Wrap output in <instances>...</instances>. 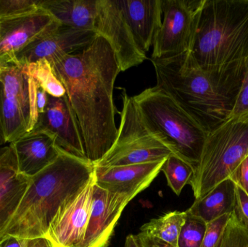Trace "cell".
I'll use <instances>...</instances> for the list:
<instances>
[{"instance_id": "34", "label": "cell", "mask_w": 248, "mask_h": 247, "mask_svg": "<svg viewBox=\"0 0 248 247\" xmlns=\"http://www.w3.org/2000/svg\"><path fill=\"white\" fill-rule=\"evenodd\" d=\"M48 97L49 94L38 84L37 90H36V108H37L38 116L40 113H43L45 110L48 102Z\"/></svg>"}, {"instance_id": "7", "label": "cell", "mask_w": 248, "mask_h": 247, "mask_svg": "<svg viewBox=\"0 0 248 247\" xmlns=\"http://www.w3.org/2000/svg\"><path fill=\"white\" fill-rule=\"evenodd\" d=\"M37 87L29 65L15 58H0V125L6 143L17 140L36 126Z\"/></svg>"}, {"instance_id": "26", "label": "cell", "mask_w": 248, "mask_h": 247, "mask_svg": "<svg viewBox=\"0 0 248 247\" xmlns=\"http://www.w3.org/2000/svg\"><path fill=\"white\" fill-rule=\"evenodd\" d=\"M207 223L203 220L186 213L185 223L179 233L177 247H201Z\"/></svg>"}, {"instance_id": "11", "label": "cell", "mask_w": 248, "mask_h": 247, "mask_svg": "<svg viewBox=\"0 0 248 247\" xmlns=\"http://www.w3.org/2000/svg\"><path fill=\"white\" fill-rule=\"evenodd\" d=\"M93 179L62 204L45 237L54 247H77L82 242L90 218L94 191Z\"/></svg>"}, {"instance_id": "8", "label": "cell", "mask_w": 248, "mask_h": 247, "mask_svg": "<svg viewBox=\"0 0 248 247\" xmlns=\"http://www.w3.org/2000/svg\"><path fill=\"white\" fill-rule=\"evenodd\" d=\"M123 107L114 145L94 166H123L155 162L173 154L169 145L143 120L134 97L122 93Z\"/></svg>"}, {"instance_id": "30", "label": "cell", "mask_w": 248, "mask_h": 247, "mask_svg": "<svg viewBox=\"0 0 248 247\" xmlns=\"http://www.w3.org/2000/svg\"><path fill=\"white\" fill-rule=\"evenodd\" d=\"M248 116V58L246 60L244 79L231 117Z\"/></svg>"}, {"instance_id": "33", "label": "cell", "mask_w": 248, "mask_h": 247, "mask_svg": "<svg viewBox=\"0 0 248 247\" xmlns=\"http://www.w3.org/2000/svg\"><path fill=\"white\" fill-rule=\"evenodd\" d=\"M135 236L140 247H178L172 246L155 238L149 237L141 233Z\"/></svg>"}, {"instance_id": "29", "label": "cell", "mask_w": 248, "mask_h": 247, "mask_svg": "<svg viewBox=\"0 0 248 247\" xmlns=\"http://www.w3.org/2000/svg\"><path fill=\"white\" fill-rule=\"evenodd\" d=\"M230 217V214L224 215L207 223L206 232L201 247H219Z\"/></svg>"}, {"instance_id": "4", "label": "cell", "mask_w": 248, "mask_h": 247, "mask_svg": "<svg viewBox=\"0 0 248 247\" xmlns=\"http://www.w3.org/2000/svg\"><path fill=\"white\" fill-rule=\"evenodd\" d=\"M189 53L201 68L248 58V0H203Z\"/></svg>"}, {"instance_id": "6", "label": "cell", "mask_w": 248, "mask_h": 247, "mask_svg": "<svg viewBox=\"0 0 248 247\" xmlns=\"http://www.w3.org/2000/svg\"><path fill=\"white\" fill-rule=\"evenodd\" d=\"M248 156V116L231 117L208 133L189 184L195 200L230 178Z\"/></svg>"}, {"instance_id": "36", "label": "cell", "mask_w": 248, "mask_h": 247, "mask_svg": "<svg viewBox=\"0 0 248 247\" xmlns=\"http://www.w3.org/2000/svg\"><path fill=\"white\" fill-rule=\"evenodd\" d=\"M26 247H54L51 242L46 237L36 238V239L26 240Z\"/></svg>"}, {"instance_id": "21", "label": "cell", "mask_w": 248, "mask_h": 247, "mask_svg": "<svg viewBox=\"0 0 248 247\" xmlns=\"http://www.w3.org/2000/svg\"><path fill=\"white\" fill-rule=\"evenodd\" d=\"M186 217V211L166 213L143 225L140 229V233L172 246L177 247L179 233Z\"/></svg>"}, {"instance_id": "37", "label": "cell", "mask_w": 248, "mask_h": 247, "mask_svg": "<svg viewBox=\"0 0 248 247\" xmlns=\"http://www.w3.org/2000/svg\"><path fill=\"white\" fill-rule=\"evenodd\" d=\"M124 247H140L137 242L136 236L134 235H128L125 239V246Z\"/></svg>"}, {"instance_id": "23", "label": "cell", "mask_w": 248, "mask_h": 247, "mask_svg": "<svg viewBox=\"0 0 248 247\" xmlns=\"http://www.w3.org/2000/svg\"><path fill=\"white\" fill-rule=\"evenodd\" d=\"M161 171L166 175L168 185L178 196L184 187L189 184L194 174L193 168L174 154L166 158Z\"/></svg>"}, {"instance_id": "24", "label": "cell", "mask_w": 248, "mask_h": 247, "mask_svg": "<svg viewBox=\"0 0 248 247\" xmlns=\"http://www.w3.org/2000/svg\"><path fill=\"white\" fill-rule=\"evenodd\" d=\"M31 72L37 84L54 97L65 95V89L52 71L50 64L46 59H41L36 63L29 64Z\"/></svg>"}, {"instance_id": "28", "label": "cell", "mask_w": 248, "mask_h": 247, "mask_svg": "<svg viewBox=\"0 0 248 247\" xmlns=\"http://www.w3.org/2000/svg\"><path fill=\"white\" fill-rule=\"evenodd\" d=\"M39 8V0H0V18L29 14Z\"/></svg>"}, {"instance_id": "19", "label": "cell", "mask_w": 248, "mask_h": 247, "mask_svg": "<svg viewBox=\"0 0 248 247\" xmlns=\"http://www.w3.org/2000/svg\"><path fill=\"white\" fill-rule=\"evenodd\" d=\"M39 5L62 26L95 32L97 0H39Z\"/></svg>"}, {"instance_id": "5", "label": "cell", "mask_w": 248, "mask_h": 247, "mask_svg": "<svg viewBox=\"0 0 248 247\" xmlns=\"http://www.w3.org/2000/svg\"><path fill=\"white\" fill-rule=\"evenodd\" d=\"M134 99L148 127L195 171L208 132L157 86L147 88Z\"/></svg>"}, {"instance_id": "25", "label": "cell", "mask_w": 248, "mask_h": 247, "mask_svg": "<svg viewBox=\"0 0 248 247\" xmlns=\"http://www.w3.org/2000/svg\"><path fill=\"white\" fill-rule=\"evenodd\" d=\"M219 247H248V225L236 207L230 214Z\"/></svg>"}, {"instance_id": "27", "label": "cell", "mask_w": 248, "mask_h": 247, "mask_svg": "<svg viewBox=\"0 0 248 247\" xmlns=\"http://www.w3.org/2000/svg\"><path fill=\"white\" fill-rule=\"evenodd\" d=\"M18 174L17 158L11 145L0 147V190Z\"/></svg>"}, {"instance_id": "22", "label": "cell", "mask_w": 248, "mask_h": 247, "mask_svg": "<svg viewBox=\"0 0 248 247\" xmlns=\"http://www.w3.org/2000/svg\"><path fill=\"white\" fill-rule=\"evenodd\" d=\"M30 182V178L17 174L0 190V239L14 217Z\"/></svg>"}, {"instance_id": "9", "label": "cell", "mask_w": 248, "mask_h": 247, "mask_svg": "<svg viewBox=\"0 0 248 247\" xmlns=\"http://www.w3.org/2000/svg\"><path fill=\"white\" fill-rule=\"evenodd\" d=\"M203 0H163L162 21L153 41L151 59L189 52Z\"/></svg>"}, {"instance_id": "38", "label": "cell", "mask_w": 248, "mask_h": 247, "mask_svg": "<svg viewBox=\"0 0 248 247\" xmlns=\"http://www.w3.org/2000/svg\"><path fill=\"white\" fill-rule=\"evenodd\" d=\"M6 141L4 139V133H3L2 129H1V125H0V146L5 145Z\"/></svg>"}, {"instance_id": "15", "label": "cell", "mask_w": 248, "mask_h": 247, "mask_svg": "<svg viewBox=\"0 0 248 247\" xmlns=\"http://www.w3.org/2000/svg\"><path fill=\"white\" fill-rule=\"evenodd\" d=\"M60 25L41 7L29 14L0 18V58H14L29 44Z\"/></svg>"}, {"instance_id": "17", "label": "cell", "mask_w": 248, "mask_h": 247, "mask_svg": "<svg viewBox=\"0 0 248 247\" xmlns=\"http://www.w3.org/2000/svg\"><path fill=\"white\" fill-rule=\"evenodd\" d=\"M10 145L17 158L18 174L28 178L51 165L61 152L54 136L41 129H33Z\"/></svg>"}, {"instance_id": "31", "label": "cell", "mask_w": 248, "mask_h": 247, "mask_svg": "<svg viewBox=\"0 0 248 247\" xmlns=\"http://www.w3.org/2000/svg\"><path fill=\"white\" fill-rule=\"evenodd\" d=\"M230 178L241 187L248 195V156L242 161Z\"/></svg>"}, {"instance_id": "14", "label": "cell", "mask_w": 248, "mask_h": 247, "mask_svg": "<svg viewBox=\"0 0 248 247\" xmlns=\"http://www.w3.org/2000/svg\"><path fill=\"white\" fill-rule=\"evenodd\" d=\"M132 197L109 192L94 183L88 224L77 247H107L115 227Z\"/></svg>"}, {"instance_id": "13", "label": "cell", "mask_w": 248, "mask_h": 247, "mask_svg": "<svg viewBox=\"0 0 248 247\" xmlns=\"http://www.w3.org/2000/svg\"><path fill=\"white\" fill-rule=\"evenodd\" d=\"M97 34L60 25L29 44L14 58L22 63L33 64L46 59L49 64L67 55L75 53L93 42Z\"/></svg>"}, {"instance_id": "18", "label": "cell", "mask_w": 248, "mask_h": 247, "mask_svg": "<svg viewBox=\"0 0 248 247\" xmlns=\"http://www.w3.org/2000/svg\"><path fill=\"white\" fill-rule=\"evenodd\" d=\"M118 1L136 43L147 53L161 24L163 0Z\"/></svg>"}, {"instance_id": "10", "label": "cell", "mask_w": 248, "mask_h": 247, "mask_svg": "<svg viewBox=\"0 0 248 247\" xmlns=\"http://www.w3.org/2000/svg\"><path fill=\"white\" fill-rule=\"evenodd\" d=\"M95 33L108 42L121 72L142 63L147 55L139 47L125 21L119 1L97 0Z\"/></svg>"}, {"instance_id": "39", "label": "cell", "mask_w": 248, "mask_h": 247, "mask_svg": "<svg viewBox=\"0 0 248 247\" xmlns=\"http://www.w3.org/2000/svg\"><path fill=\"white\" fill-rule=\"evenodd\" d=\"M247 225H248V223H247Z\"/></svg>"}, {"instance_id": "1", "label": "cell", "mask_w": 248, "mask_h": 247, "mask_svg": "<svg viewBox=\"0 0 248 247\" xmlns=\"http://www.w3.org/2000/svg\"><path fill=\"white\" fill-rule=\"evenodd\" d=\"M50 65L77 116L87 159L95 165L111 149L118 135L113 89L121 70L114 51L97 35L84 49Z\"/></svg>"}, {"instance_id": "16", "label": "cell", "mask_w": 248, "mask_h": 247, "mask_svg": "<svg viewBox=\"0 0 248 247\" xmlns=\"http://www.w3.org/2000/svg\"><path fill=\"white\" fill-rule=\"evenodd\" d=\"M166 160L108 168L94 165V183L109 192L134 198L154 181Z\"/></svg>"}, {"instance_id": "20", "label": "cell", "mask_w": 248, "mask_h": 247, "mask_svg": "<svg viewBox=\"0 0 248 247\" xmlns=\"http://www.w3.org/2000/svg\"><path fill=\"white\" fill-rule=\"evenodd\" d=\"M236 207V184L231 178H227L216 186L206 195L195 200L186 212L208 223L224 215L231 214Z\"/></svg>"}, {"instance_id": "35", "label": "cell", "mask_w": 248, "mask_h": 247, "mask_svg": "<svg viewBox=\"0 0 248 247\" xmlns=\"http://www.w3.org/2000/svg\"><path fill=\"white\" fill-rule=\"evenodd\" d=\"M26 240L13 236H4L0 239V247H26Z\"/></svg>"}, {"instance_id": "3", "label": "cell", "mask_w": 248, "mask_h": 247, "mask_svg": "<svg viewBox=\"0 0 248 247\" xmlns=\"http://www.w3.org/2000/svg\"><path fill=\"white\" fill-rule=\"evenodd\" d=\"M94 175L92 162L61 149L59 156L51 165L30 178L3 237L13 236L23 240L45 237L60 207L80 192Z\"/></svg>"}, {"instance_id": "12", "label": "cell", "mask_w": 248, "mask_h": 247, "mask_svg": "<svg viewBox=\"0 0 248 247\" xmlns=\"http://www.w3.org/2000/svg\"><path fill=\"white\" fill-rule=\"evenodd\" d=\"M33 129L49 132L62 150L89 161L78 120L66 94L61 97L49 95L46 107L38 116Z\"/></svg>"}, {"instance_id": "32", "label": "cell", "mask_w": 248, "mask_h": 247, "mask_svg": "<svg viewBox=\"0 0 248 247\" xmlns=\"http://www.w3.org/2000/svg\"><path fill=\"white\" fill-rule=\"evenodd\" d=\"M237 209L243 218L248 223V195L246 191L236 184Z\"/></svg>"}, {"instance_id": "2", "label": "cell", "mask_w": 248, "mask_h": 247, "mask_svg": "<svg viewBox=\"0 0 248 247\" xmlns=\"http://www.w3.org/2000/svg\"><path fill=\"white\" fill-rule=\"evenodd\" d=\"M150 60L155 71L156 86L208 133L231 118L244 79L246 61L201 68L189 52Z\"/></svg>"}]
</instances>
